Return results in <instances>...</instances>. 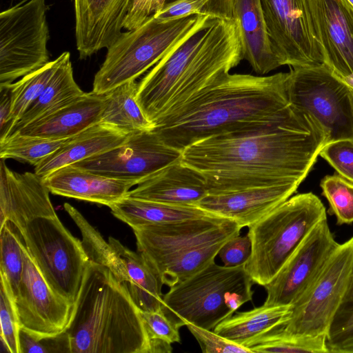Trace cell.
Listing matches in <instances>:
<instances>
[{"mask_svg":"<svg viewBox=\"0 0 353 353\" xmlns=\"http://www.w3.org/2000/svg\"><path fill=\"white\" fill-rule=\"evenodd\" d=\"M268 35L283 65L325 63L314 28L308 0H261Z\"/></svg>","mask_w":353,"mask_h":353,"instance_id":"obj_13","label":"cell"},{"mask_svg":"<svg viewBox=\"0 0 353 353\" xmlns=\"http://www.w3.org/2000/svg\"><path fill=\"white\" fill-rule=\"evenodd\" d=\"M351 88V93H352V102H353V88Z\"/></svg>","mask_w":353,"mask_h":353,"instance_id":"obj_50","label":"cell"},{"mask_svg":"<svg viewBox=\"0 0 353 353\" xmlns=\"http://www.w3.org/2000/svg\"><path fill=\"white\" fill-rule=\"evenodd\" d=\"M0 130L2 134L7 128L10 112V94L9 87L0 88Z\"/></svg>","mask_w":353,"mask_h":353,"instance_id":"obj_47","label":"cell"},{"mask_svg":"<svg viewBox=\"0 0 353 353\" xmlns=\"http://www.w3.org/2000/svg\"><path fill=\"white\" fill-rule=\"evenodd\" d=\"M132 132L99 122L70 140L34 166V173L44 178L55 170L124 144Z\"/></svg>","mask_w":353,"mask_h":353,"instance_id":"obj_24","label":"cell"},{"mask_svg":"<svg viewBox=\"0 0 353 353\" xmlns=\"http://www.w3.org/2000/svg\"><path fill=\"white\" fill-rule=\"evenodd\" d=\"M327 64L344 79L353 74V8L347 0H308Z\"/></svg>","mask_w":353,"mask_h":353,"instance_id":"obj_17","label":"cell"},{"mask_svg":"<svg viewBox=\"0 0 353 353\" xmlns=\"http://www.w3.org/2000/svg\"><path fill=\"white\" fill-rule=\"evenodd\" d=\"M243 59L236 20L214 19L153 66L138 83L137 101L154 124L229 73Z\"/></svg>","mask_w":353,"mask_h":353,"instance_id":"obj_3","label":"cell"},{"mask_svg":"<svg viewBox=\"0 0 353 353\" xmlns=\"http://www.w3.org/2000/svg\"><path fill=\"white\" fill-rule=\"evenodd\" d=\"M20 232L48 285L74 305L90 261L82 241L70 232L57 215L33 219Z\"/></svg>","mask_w":353,"mask_h":353,"instance_id":"obj_9","label":"cell"},{"mask_svg":"<svg viewBox=\"0 0 353 353\" xmlns=\"http://www.w3.org/2000/svg\"><path fill=\"white\" fill-rule=\"evenodd\" d=\"M254 282L245 265L212 263L163 296L162 310L179 328L188 323L212 330L252 299Z\"/></svg>","mask_w":353,"mask_h":353,"instance_id":"obj_7","label":"cell"},{"mask_svg":"<svg viewBox=\"0 0 353 353\" xmlns=\"http://www.w3.org/2000/svg\"><path fill=\"white\" fill-rule=\"evenodd\" d=\"M320 186L329 203L327 212L336 216V224L353 223V182L335 174L324 176Z\"/></svg>","mask_w":353,"mask_h":353,"instance_id":"obj_37","label":"cell"},{"mask_svg":"<svg viewBox=\"0 0 353 353\" xmlns=\"http://www.w3.org/2000/svg\"><path fill=\"white\" fill-rule=\"evenodd\" d=\"M252 253V242L248 234L236 235L227 241L218 255L224 266L236 267L248 261Z\"/></svg>","mask_w":353,"mask_h":353,"instance_id":"obj_43","label":"cell"},{"mask_svg":"<svg viewBox=\"0 0 353 353\" xmlns=\"http://www.w3.org/2000/svg\"><path fill=\"white\" fill-rule=\"evenodd\" d=\"M347 84L352 88H353V74L350 76L343 79Z\"/></svg>","mask_w":353,"mask_h":353,"instance_id":"obj_48","label":"cell"},{"mask_svg":"<svg viewBox=\"0 0 353 353\" xmlns=\"http://www.w3.org/2000/svg\"><path fill=\"white\" fill-rule=\"evenodd\" d=\"M53 194L109 207L126 196L139 181L105 176L72 165L55 170L43 178Z\"/></svg>","mask_w":353,"mask_h":353,"instance_id":"obj_22","label":"cell"},{"mask_svg":"<svg viewBox=\"0 0 353 353\" xmlns=\"http://www.w3.org/2000/svg\"><path fill=\"white\" fill-rule=\"evenodd\" d=\"M326 340V335H296L278 327L247 341L243 346L250 349L252 353H329Z\"/></svg>","mask_w":353,"mask_h":353,"instance_id":"obj_33","label":"cell"},{"mask_svg":"<svg viewBox=\"0 0 353 353\" xmlns=\"http://www.w3.org/2000/svg\"><path fill=\"white\" fill-rule=\"evenodd\" d=\"M286 81L291 105L322 128L327 143L353 139L351 88L327 64L290 68Z\"/></svg>","mask_w":353,"mask_h":353,"instance_id":"obj_10","label":"cell"},{"mask_svg":"<svg viewBox=\"0 0 353 353\" xmlns=\"http://www.w3.org/2000/svg\"><path fill=\"white\" fill-rule=\"evenodd\" d=\"M299 186L290 183L208 194L197 206L216 216L234 221L243 228L258 221L291 197Z\"/></svg>","mask_w":353,"mask_h":353,"instance_id":"obj_20","label":"cell"},{"mask_svg":"<svg viewBox=\"0 0 353 353\" xmlns=\"http://www.w3.org/2000/svg\"><path fill=\"white\" fill-rule=\"evenodd\" d=\"M326 218L321 199L306 192L290 197L250 225L252 253L244 265L254 283H270L307 234Z\"/></svg>","mask_w":353,"mask_h":353,"instance_id":"obj_8","label":"cell"},{"mask_svg":"<svg viewBox=\"0 0 353 353\" xmlns=\"http://www.w3.org/2000/svg\"><path fill=\"white\" fill-rule=\"evenodd\" d=\"M319 156L337 173L353 182V139H341L327 143Z\"/></svg>","mask_w":353,"mask_h":353,"instance_id":"obj_41","label":"cell"},{"mask_svg":"<svg viewBox=\"0 0 353 353\" xmlns=\"http://www.w3.org/2000/svg\"><path fill=\"white\" fill-rule=\"evenodd\" d=\"M347 1H348V3L350 4V6L353 8V0H347Z\"/></svg>","mask_w":353,"mask_h":353,"instance_id":"obj_49","label":"cell"},{"mask_svg":"<svg viewBox=\"0 0 353 353\" xmlns=\"http://www.w3.org/2000/svg\"><path fill=\"white\" fill-rule=\"evenodd\" d=\"M141 316L152 341V353H170L172 351L171 344L181 342L179 328L163 310L141 311Z\"/></svg>","mask_w":353,"mask_h":353,"instance_id":"obj_38","label":"cell"},{"mask_svg":"<svg viewBox=\"0 0 353 353\" xmlns=\"http://www.w3.org/2000/svg\"><path fill=\"white\" fill-rule=\"evenodd\" d=\"M139 252L161 278L174 286L212 263L223 244L240 234L234 221L216 215L132 228Z\"/></svg>","mask_w":353,"mask_h":353,"instance_id":"obj_5","label":"cell"},{"mask_svg":"<svg viewBox=\"0 0 353 353\" xmlns=\"http://www.w3.org/2000/svg\"><path fill=\"white\" fill-rule=\"evenodd\" d=\"M208 194L202 175L180 159L141 181L127 196L170 205L197 206Z\"/></svg>","mask_w":353,"mask_h":353,"instance_id":"obj_21","label":"cell"},{"mask_svg":"<svg viewBox=\"0 0 353 353\" xmlns=\"http://www.w3.org/2000/svg\"><path fill=\"white\" fill-rule=\"evenodd\" d=\"M181 157V151L168 145L152 130L132 132L122 145L70 165L140 183Z\"/></svg>","mask_w":353,"mask_h":353,"instance_id":"obj_14","label":"cell"},{"mask_svg":"<svg viewBox=\"0 0 353 353\" xmlns=\"http://www.w3.org/2000/svg\"><path fill=\"white\" fill-rule=\"evenodd\" d=\"M19 345V353H72L70 339L66 331L39 338L20 327Z\"/></svg>","mask_w":353,"mask_h":353,"instance_id":"obj_40","label":"cell"},{"mask_svg":"<svg viewBox=\"0 0 353 353\" xmlns=\"http://www.w3.org/2000/svg\"><path fill=\"white\" fill-rule=\"evenodd\" d=\"M138 83L132 81L104 94L101 122L130 132L152 130L154 124L144 114L136 99Z\"/></svg>","mask_w":353,"mask_h":353,"instance_id":"obj_30","label":"cell"},{"mask_svg":"<svg viewBox=\"0 0 353 353\" xmlns=\"http://www.w3.org/2000/svg\"><path fill=\"white\" fill-rule=\"evenodd\" d=\"M80 59L108 48L122 34L131 0H73Z\"/></svg>","mask_w":353,"mask_h":353,"instance_id":"obj_19","label":"cell"},{"mask_svg":"<svg viewBox=\"0 0 353 353\" xmlns=\"http://www.w3.org/2000/svg\"><path fill=\"white\" fill-rule=\"evenodd\" d=\"M1 341L10 353H19V332L20 325L14 296L9 283L1 274L0 287Z\"/></svg>","mask_w":353,"mask_h":353,"instance_id":"obj_39","label":"cell"},{"mask_svg":"<svg viewBox=\"0 0 353 353\" xmlns=\"http://www.w3.org/2000/svg\"><path fill=\"white\" fill-rule=\"evenodd\" d=\"M23 270L14 305L21 328L41 338L65 332L74 305L58 296L48 285L23 241Z\"/></svg>","mask_w":353,"mask_h":353,"instance_id":"obj_16","label":"cell"},{"mask_svg":"<svg viewBox=\"0 0 353 353\" xmlns=\"http://www.w3.org/2000/svg\"><path fill=\"white\" fill-rule=\"evenodd\" d=\"M63 206L81 232L82 244L89 260L107 267L120 282L129 283L125 264L110 243L105 241L77 209L68 203Z\"/></svg>","mask_w":353,"mask_h":353,"instance_id":"obj_32","label":"cell"},{"mask_svg":"<svg viewBox=\"0 0 353 353\" xmlns=\"http://www.w3.org/2000/svg\"><path fill=\"white\" fill-rule=\"evenodd\" d=\"M68 334L72 353H152V341L127 285L89 261Z\"/></svg>","mask_w":353,"mask_h":353,"instance_id":"obj_4","label":"cell"},{"mask_svg":"<svg viewBox=\"0 0 353 353\" xmlns=\"http://www.w3.org/2000/svg\"><path fill=\"white\" fill-rule=\"evenodd\" d=\"M339 244L327 218L319 222L264 286L267 292L264 304L292 305L316 278Z\"/></svg>","mask_w":353,"mask_h":353,"instance_id":"obj_15","label":"cell"},{"mask_svg":"<svg viewBox=\"0 0 353 353\" xmlns=\"http://www.w3.org/2000/svg\"><path fill=\"white\" fill-rule=\"evenodd\" d=\"M186 326L203 353H252L248 347L228 340L214 331L190 323L186 324Z\"/></svg>","mask_w":353,"mask_h":353,"instance_id":"obj_42","label":"cell"},{"mask_svg":"<svg viewBox=\"0 0 353 353\" xmlns=\"http://www.w3.org/2000/svg\"><path fill=\"white\" fill-rule=\"evenodd\" d=\"M233 17L239 25L243 59L255 72L265 74L283 65L269 37L261 0H235Z\"/></svg>","mask_w":353,"mask_h":353,"instance_id":"obj_25","label":"cell"},{"mask_svg":"<svg viewBox=\"0 0 353 353\" xmlns=\"http://www.w3.org/2000/svg\"><path fill=\"white\" fill-rule=\"evenodd\" d=\"M288 74L228 73L181 108L157 120L153 130L168 145L182 151L209 137L289 121L301 110L288 101Z\"/></svg>","mask_w":353,"mask_h":353,"instance_id":"obj_2","label":"cell"},{"mask_svg":"<svg viewBox=\"0 0 353 353\" xmlns=\"http://www.w3.org/2000/svg\"><path fill=\"white\" fill-rule=\"evenodd\" d=\"M210 1L173 0L166 2L160 10L153 14L160 19H177L196 14H203L204 9Z\"/></svg>","mask_w":353,"mask_h":353,"instance_id":"obj_44","label":"cell"},{"mask_svg":"<svg viewBox=\"0 0 353 353\" xmlns=\"http://www.w3.org/2000/svg\"><path fill=\"white\" fill-rule=\"evenodd\" d=\"M1 225L12 222L19 231L33 219L57 215L43 179L36 173L16 172L1 159Z\"/></svg>","mask_w":353,"mask_h":353,"instance_id":"obj_18","label":"cell"},{"mask_svg":"<svg viewBox=\"0 0 353 353\" xmlns=\"http://www.w3.org/2000/svg\"><path fill=\"white\" fill-rule=\"evenodd\" d=\"M327 137L301 111L263 128L199 140L181 151V161L199 172L208 194L300 183L309 174Z\"/></svg>","mask_w":353,"mask_h":353,"instance_id":"obj_1","label":"cell"},{"mask_svg":"<svg viewBox=\"0 0 353 353\" xmlns=\"http://www.w3.org/2000/svg\"><path fill=\"white\" fill-rule=\"evenodd\" d=\"M46 0H24L0 14V88L50 61Z\"/></svg>","mask_w":353,"mask_h":353,"instance_id":"obj_11","label":"cell"},{"mask_svg":"<svg viewBox=\"0 0 353 353\" xmlns=\"http://www.w3.org/2000/svg\"><path fill=\"white\" fill-rule=\"evenodd\" d=\"M108 242L123 261L130 282L125 283L141 311L162 310L163 285L161 278L139 252L132 251L112 236Z\"/></svg>","mask_w":353,"mask_h":353,"instance_id":"obj_28","label":"cell"},{"mask_svg":"<svg viewBox=\"0 0 353 353\" xmlns=\"http://www.w3.org/2000/svg\"><path fill=\"white\" fill-rule=\"evenodd\" d=\"M172 1L166 0V2ZM234 2L235 0H210L203 13L215 19L233 18Z\"/></svg>","mask_w":353,"mask_h":353,"instance_id":"obj_46","label":"cell"},{"mask_svg":"<svg viewBox=\"0 0 353 353\" xmlns=\"http://www.w3.org/2000/svg\"><path fill=\"white\" fill-rule=\"evenodd\" d=\"M353 275V236L339 244L312 284L290 307L285 332L326 335Z\"/></svg>","mask_w":353,"mask_h":353,"instance_id":"obj_12","label":"cell"},{"mask_svg":"<svg viewBox=\"0 0 353 353\" xmlns=\"http://www.w3.org/2000/svg\"><path fill=\"white\" fill-rule=\"evenodd\" d=\"M62 61L39 97L26 111L2 140L28 124L63 108L85 94L74 78L69 52H63Z\"/></svg>","mask_w":353,"mask_h":353,"instance_id":"obj_27","label":"cell"},{"mask_svg":"<svg viewBox=\"0 0 353 353\" xmlns=\"http://www.w3.org/2000/svg\"><path fill=\"white\" fill-rule=\"evenodd\" d=\"M61 61V54L56 59L49 61L40 69L6 86L10 88L11 106L8 125L5 131L1 134L0 140L7 136L26 111L42 94Z\"/></svg>","mask_w":353,"mask_h":353,"instance_id":"obj_31","label":"cell"},{"mask_svg":"<svg viewBox=\"0 0 353 353\" xmlns=\"http://www.w3.org/2000/svg\"><path fill=\"white\" fill-rule=\"evenodd\" d=\"M154 14V0H131L123 21V29L133 30Z\"/></svg>","mask_w":353,"mask_h":353,"instance_id":"obj_45","label":"cell"},{"mask_svg":"<svg viewBox=\"0 0 353 353\" xmlns=\"http://www.w3.org/2000/svg\"><path fill=\"white\" fill-rule=\"evenodd\" d=\"M70 138L48 139L11 136L0 141V157L4 160L13 159L27 162L35 166L66 143Z\"/></svg>","mask_w":353,"mask_h":353,"instance_id":"obj_34","label":"cell"},{"mask_svg":"<svg viewBox=\"0 0 353 353\" xmlns=\"http://www.w3.org/2000/svg\"><path fill=\"white\" fill-rule=\"evenodd\" d=\"M291 305L268 306L237 312L223 320L214 332L239 345L282 325L288 319Z\"/></svg>","mask_w":353,"mask_h":353,"instance_id":"obj_29","label":"cell"},{"mask_svg":"<svg viewBox=\"0 0 353 353\" xmlns=\"http://www.w3.org/2000/svg\"><path fill=\"white\" fill-rule=\"evenodd\" d=\"M329 353H353V275L327 334Z\"/></svg>","mask_w":353,"mask_h":353,"instance_id":"obj_36","label":"cell"},{"mask_svg":"<svg viewBox=\"0 0 353 353\" xmlns=\"http://www.w3.org/2000/svg\"><path fill=\"white\" fill-rule=\"evenodd\" d=\"M109 208L114 216L132 228L215 215L198 206L170 205L129 196L112 203Z\"/></svg>","mask_w":353,"mask_h":353,"instance_id":"obj_26","label":"cell"},{"mask_svg":"<svg viewBox=\"0 0 353 353\" xmlns=\"http://www.w3.org/2000/svg\"><path fill=\"white\" fill-rule=\"evenodd\" d=\"M0 274L7 279L14 297L23 270V239L18 228L10 221L1 225Z\"/></svg>","mask_w":353,"mask_h":353,"instance_id":"obj_35","label":"cell"},{"mask_svg":"<svg viewBox=\"0 0 353 353\" xmlns=\"http://www.w3.org/2000/svg\"><path fill=\"white\" fill-rule=\"evenodd\" d=\"M104 106V94H99L92 91L85 92L63 108L28 124L10 137L18 135L48 139L70 138L101 122Z\"/></svg>","mask_w":353,"mask_h":353,"instance_id":"obj_23","label":"cell"},{"mask_svg":"<svg viewBox=\"0 0 353 353\" xmlns=\"http://www.w3.org/2000/svg\"><path fill=\"white\" fill-rule=\"evenodd\" d=\"M214 19L205 14L177 19H160L151 15L138 28L122 32L107 48L105 60L94 75L92 91L103 94L135 81Z\"/></svg>","mask_w":353,"mask_h":353,"instance_id":"obj_6","label":"cell"}]
</instances>
